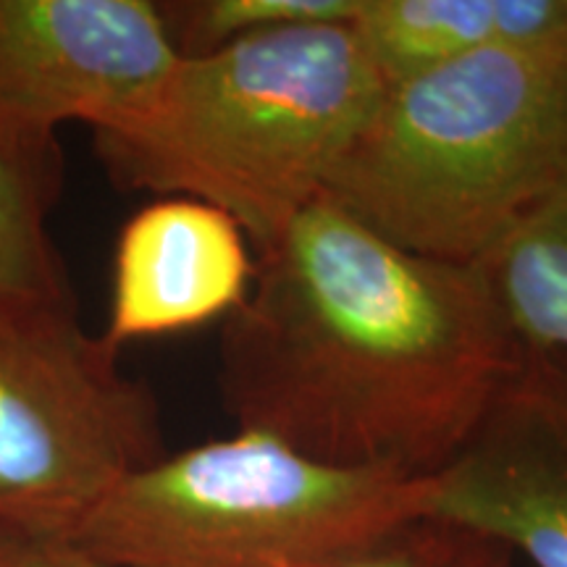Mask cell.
I'll list each match as a JSON object with an SVG mask.
<instances>
[{
  "label": "cell",
  "instance_id": "obj_14",
  "mask_svg": "<svg viewBox=\"0 0 567 567\" xmlns=\"http://www.w3.org/2000/svg\"><path fill=\"white\" fill-rule=\"evenodd\" d=\"M0 567H105L71 538L0 536Z\"/></svg>",
  "mask_w": 567,
  "mask_h": 567
},
{
  "label": "cell",
  "instance_id": "obj_2",
  "mask_svg": "<svg viewBox=\"0 0 567 567\" xmlns=\"http://www.w3.org/2000/svg\"><path fill=\"white\" fill-rule=\"evenodd\" d=\"M381 90L352 24L284 27L179 55L92 145L118 189L208 203L258 252L321 197Z\"/></svg>",
  "mask_w": 567,
  "mask_h": 567
},
{
  "label": "cell",
  "instance_id": "obj_5",
  "mask_svg": "<svg viewBox=\"0 0 567 567\" xmlns=\"http://www.w3.org/2000/svg\"><path fill=\"white\" fill-rule=\"evenodd\" d=\"M163 455L153 389L84 331L76 297L0 302V536L71 538Z\"/></svg>",
  "mask_w": 567,
  "mask_h": 567
},
{
  "label": "cell",
  "instance_id": "obj_7",
  "mask_svg": "<svg viewBox=\"0 0 567 567\" xmlns=\"http://www.w3.org/2000/svg\"><path fill=\"white\" fill-rule=\"evenodd\" d=\"M425 517L567 567V363L534 352L463 450L429 476Z\"/></svg>",
  "mask_w": 567,
  "mask_h": 567
},
{
  "label": "cell",
  "instance_id": "obj_1",
  "mask_svg": "<svg viewBox=\"0 0 567 567\" xmlns=\"http://www.w3.org/2000/svg\"><path fill=\"white\" fill-rule=\"evenodd\" d=\"M526 360L478 264L402 250L318 197L224 321L226 415L305 457L434 476Z\"/></svg>",
  "mask_w": 567,
  "mask_h": 567
},
{
  "label": "cell",
  "instance_id": "obj_9",
  "mask_svg": "<svg viewBox=\"0 0 567 567\" xmlns=\"http://www.w3.org/2000/svg\"><path fill=\"white\" fill-rule=\"evenodd\" d=\"M352 30L392 84L492 48H567V0H363Z\"/></svg>",
  "mask_w": 567,
  "mask_h": 567
},
{
  "label": "cell",
  "instance_id": "obj_12",
  "mask_svg": "<svg viewBox=\"0 0 567 567\" xmlns=\"http://www.w3.org/2000/svg\"><path fill=\"white\" fill-rule=\"evenodd\" d=\"M158 11L174 51L189 59L284 27L352 24L363 0H172Z\"/></svg>",
  "mask_w": 567,
  "mask_h": 567
},
{
  "label": "cell",
  "instance_id": "obj_11",
  "mask_svg": "<svg viewBox=\"0 0 567 567\" xmlns=\"http://www.w3.org/2000/svg\"><path fill=\"white\" fill-rule=\"evenodd\" d=\"M63 168L0 161V302L69 300L66 264L48 226Z\"/></svg>",
  "mask_w": 567,
  "mask_h": 567
},
{
  "label": "cell",
  "instance_id": "obj_13",
  "mask_svg": "<svg viewBox=\"0 0 567 567\" xmlns=\"http://www.w3.org/2000/svg\"><path fill=\"white\" fill-rule=\"evenodd\" d=\"M339 567H515V559L492 538L417 517Z\"/></svg>",
  "mask_w": 567,
  "mask_h": 567
},
{
  "label": "cell",
  "instance_id": "obj_6",
  "mask_svg": "<svg viewBox=\"0 0 567 567\" xmlns=\"http://www.w3.org/2000/svg\"><path fill=\"white\" fill-rule=\"evenodd\" d=\"M179 53L151 0H0V161L55 166L59 130H109Z\"/></svg>",
  "mask_w": 567,
  "mask_h": 567
},
{
  "label": "cell",
  "instance_id": "obj_3",
  "mask_svg": "<svg viewBox=\"0 0 567 567\" xmlns=\"http://www.w3.org/2000/svg\"><path fill=\"white\" fill-rule=\"evenodd\" d=\"M567 172V48H492L384 84L323 200L402 250L478 264Z\"/></svg>",
  "mask_w": 567,
  "mask_h": 567
},
{
  "label": "cell",
  "instance_id": "obj_4",
  "mask_svg": "<svg viewBox=\"0 0 567 567\" xmlns=\"http://www.w3.org/2000/svg\"><path fill=\"white\" fill-rule=\"evenodd\" d=\"M425 505L429 476L326 465L237 429L126 476L71 542L105 567H339Z\"/></svg>",
  "mask_w": 567,
  "mask_h": 567
},
{
  "label": "cell",
  "instance_id": "obj_10",
  "mask_svg": "<svg viewBox=\"0 0 567 567\" xmlns=\"http://www.w3.org/2000/svg\"><path fill=\"white\" fill-rule=\"evenodd\" d=\"M517 342L567 352V172L478 260Z\"/></svg>",
  "mask_w": 567,
  "mask_h": 567
},
{
  "label": "cell",
  "instance_id": "obj_8",
  "mask_svg": "<svg viewBox=\"0 0 567 567\" xmlns=\"http://www.w3.org/2000/svg\"><path fill=\"white\" fill-rule=\"evenodd\" d=\"M252 276V245L231 216L189 197H155L118 231L103 339L122 350L226 321Z\"/></svg>",
  "mask_w": 567,
  "mask_h": 567
}]
</instances>
